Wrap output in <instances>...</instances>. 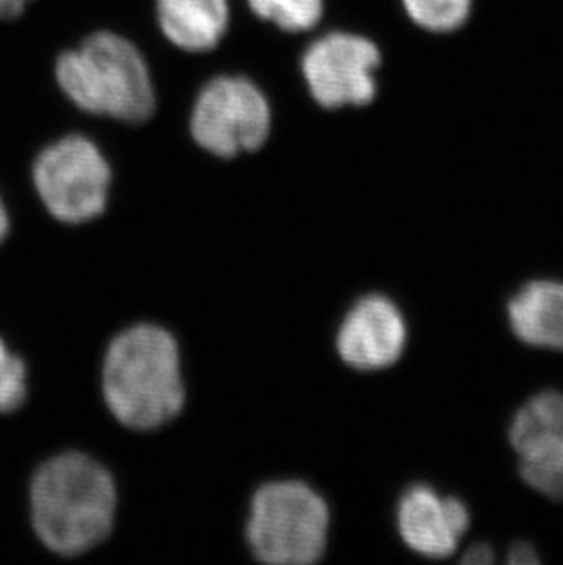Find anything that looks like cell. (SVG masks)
Returning a JSON list of instances; mask_svg holds the SVG:
<instances>
[{"mask_svg": "<svg viewBox=\"0 0 563 565\" xmlns=\"http://www.w3.org/2000/svg\"><path fill=\"white\" fill-rule=\"evenodd\" d=\"M55 81L83 113L145 124L156 113L155 81L141 50L119 33H92L59 55Z\"/></svg>", "mask_w": 563, "mask_h": 565, "instance_id": "3", "label": "cell"}, {"mask_svg": "<svg viewBox=\"0 0 563 565\" xmlns=\"http://www.w3.org/2000/svg\"><path fill=\"white\" fill-rule=\"evenodd\" d=\"M378 44L350 32L326 33L309 44L300 72L319 107H367L378 96Z\"/></svg>", "mask_w": 563, "mask_h": 565, "instance_id": "7", "label": "cell"}, {"mask_svg": "<svg viewBox=\"0 0 563 565\" xmlns=\"http://www.w3.org/2000/svg\"><path fill=\"white\" fill-rule=\"evenodd\" d=\"M103 397L130 430H155L185 406L180 348L161 326L136 324L110 342L103 361Z\"/></svg>", "mask_w": 563, "mask_h": 565, "instance_id": "2", "label": "cell"}, {"mask_svg": "<svg viewBox=\"0 0 563 565\" xmlns=\"http://www.w3.org/2000/svg\"><path fill=\"white\" fill-rule=\"evenodd\" d=\"M406 339V322L395 302L384 295H368L342 320L337 352L350 369L379 372L397 363Z\"/></svg>", "mask_w": 563, "mask_h": 565, "instance_id": "8", "label": "cell"}, {"mask_svg": "<svg viewBox=\"0 0 563 565\" xmlns=\"http://www.w3.org/2000/svg\"><path fill=\"white\" fill-rule=\"evenodd\" d=\"M521 480L542 497L563 502V456L556 454H527L520 456Z\"/></svg>", "mask_w": 563, "mask_h": 565, "instance_id": "15", "label": "cell"}, {"mask_svg": "<svg viewBox=\"0 0 563 565\" xmlns=\"http://www.w3.org/2000/svg\"><path fill=\"white\" fill-rule=\"evenodd\" d=\"M116 511L113 475L88 454H57L33 475V531L55 555H83L105 542L113 533Z\"/></svg>", "mask_w": 563, "mask_h": 565, "instance_id": "1", "label": "cell"}, {"mask_svg": "<svg viewBox=\"0 0 563 565\" xmlns=\"http://www.w3.org/2000/svg\"><path fill=\"white\" fill-rule=\"evenodd\" d=\"M510 330L529 347L563 352V282L532 280L507 305Z\"/></svg>", "mask_w": 563, "mask_h": 565, "instance_id": "11", "label": "cell"}, {"mask_svg": "<svg viewBox=\"0 0 563 565\" xmlns=\"http://www.w3.org/2000/svg\"><path fill=\"white\" fill-rule=\"evenodd\" d=\"M28 395L26 364L0 337V414L19 411Z\"/></svg>", "mask_w": 563, "mask_h": 565, "instance_id": "16", "label": "cell"}, {"mask_svg": "<svg viewBox=\"0 0 563 565\" xmlns=\"http://www.w3.org/2000/svg\"><path fill=\"white\" fill-rule=\"evenodd\" d=\"M32 0H0V19H17Z\"/></svg>", "mask_w": 563, "mask_h": 565, "instance_id": "19", "label": "cell"}, {"mask_svg": "<svg viewBox=\"0 0 563 565\" xmlns=\"http://www.w3.org/2000/svg\"><path fill=\"white\" fill-rule=\"evenodd\" d=\"M247 6L262 21L289 33L309 32L325 17V0H247Z\"/></svg>", "mask_w": 563, "mask_h": 565, "instance_id": "13", "label": "cell"}, {"mask_svg": "<svg viewBox=\"0 0 563 565\" xmlns=\"http://www.w3.org/2000/svg\"><path fill=\"white\" fill-rule=\"evenodd\" d=\"M273 110L266 94L245 75H216L198 92L191 134L200 149L224 160L262 149Z\"/></svg>", "mask_w": 563, "mask_h": 565, "instance_id": "6", "label": "cell"}, {"mask_svg": "<svg viewBox=\"0 0 563 565\" xmlns=\"http://www.w3.org/2000/svg\"><path fill=\"white\" fill-rule=\"evenodd\" d=\"M330 509L302 481H272L251 502L245 529L253 555L269 565H309L325 555Z\"/></svg>", "mask_w": 563, "mask_h": 565, "instance_id": "4", "label": "cell"}, {"mask_svg": "<svg viewBox=\"0 0 563 565\" xmlns=\"http://www.w3.org/2000/svg\"><path fill=\"white\" fill-rule=\"evenodd\" d=\"M8 235H10V214H8V209H6L4 200L0 196V246L4 244Z\"/></svg>", "mask_w": 563, "mask_h": 565, "instance_id": "20", "label": "cell"}, {"mask_svg": "<svg viewBox=\"0 0 563 565\" xmlns=\"http://www.w3.org/2000/svg\"><path fill=\"white\" fill-rule=\"evenodd\" d=\"M495 561V550L489 544H474L461 556V564L467 565H490Z\"/></svg>", "mask_w": 563, "mask_h": 565, "instance_id": "18", "label": "cell"}, {"mask_svg": "<svg viewBox=\"0 0 563 565\" xmlns=\"http://www.w3.org/2000/svg\"><path fill=\"white\" fill-rule=\"evenodd\" d=\"M510 445L518 456H563V394L543 390L516 412L509 428Z\"/></svg>", "mask_w": 563, "mask_h": 565, "instance_id": "12", "label": "cell"}, {"mask_svg": "<svg viewBox=\"0 0 563 565\" xmlns=\"http://www.w3.org/2000/svg\"><path fill=\"white\" fill-rule=\"evenodd\" d=\"M507 562L510 565H537L542 562V558L538 555L534 545L529 542H516L514 545H510Z\"/></svg>", "mask_w": 563, "mask_h": 565, "instance_id": "17", "label": "cell"}, {"mask_svg": "<svg viewBox=\"0 0 563 565\" xmlns=\"http://www.w3.org/2000/svg\"><path fill=\"white\" fill-rule=\"evenodd\" d=\"M32 178L44 207L63 224H86L107 209L113 169L83 134H68L41 150Z\"/></svg>", "mask_w": 563, "mask_h": 565, "instance_id": "5", "label": "cell"}, {"mask_svg": "<svg viewBox=\"0 0 563 565\" xmlns=\"http://www.w3.org/2000/svg\"><path fill=\"white\" fill-rule=\"evenodd\" d=\"M156 21L176 49L208 54L227 33L231 6L229 0H156Z\"/></svg>", "mask_w": 563, "mask_h": 565, "instance_id": "10", "label": "cell"}, {"mask_svg": "<svg viewBox=\"0 0 563 565\" xmlns=\"http://www.w3.org/2000/svg\"><path fill=\"white\" fill-rule=\"evenodd\" d=\"M397 529L414 553L442 561L456 553L468 533L470 511L459 498L442 497L431 486L417 483L399 500Z\"/></svg>", "mask_w": 563, "mask_h": 565, "instance_id": "9", "label": "cell"}, {"mask_svg": "<svg viewBox=\"0 0 563 565\" xmlns=\"http://www.w3.org/2000/svg\"><path fill=\"white\" fill-rule=\"evenodd\" d=\"M403 6L417 26L431 32H452L470 13V0H403Z\"/></svg>", "mask_w": 563, "mask_h": 565, "instance_id": "14", "label": "cell"}]
</instances>
